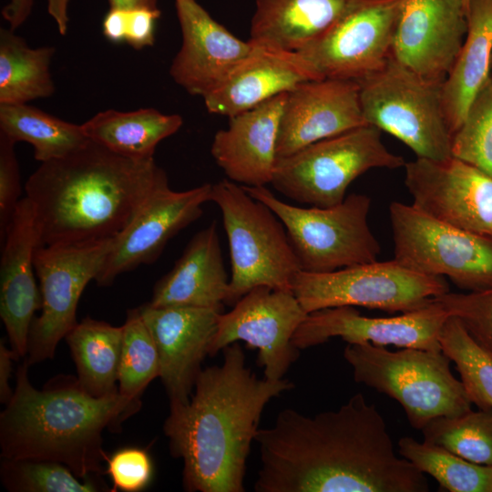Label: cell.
Wrapping results in <instances>:
<instances>
[{
	"label": "cell",
	"instance_id": "1",
	"mask_svg": "<svg viewBox=\"0 0 492 492\" xmlns=\"http://www.w3.org/2000/svg\"><path fill=\"white\" fill-rule=\"evenodd\" d=\"M257 492H427L424 473L399 457L386 424L361 393L336 411H281L259 429Z\"/></svg>",
	"mask_w": 492,
	"mask_h": 492
},
{
	"label": "cell",
	"instance_id": "2",
	"mask_svg": "<svg viewBox=\"0 0 492 492\" xmlns=\"http://www.w3.org/2000/svg\"><path fill=\"white\" fill-rule=\"evenodd\" d=\"M223 361L201 370L186 405H169L163 425L173 456L183 461L190 492H243L246 461L265 405L294 384L259 379L246 366L238 342L222 349Z\"/></svg>",
	"mask_w": 492,
	"mask_h": 492
},
{
	"label": "cell",
	"instance_id": "3",
	"mask_svg": "<svg viewBox=\"0 0 492 492\" xmlns=\"http://www.w3.org/2000/svg\"><path fill=\"white\" fill-rule=\"evenodd\" d=\"M166 185L167 174L154 159L124 157L89 139L64 158L41 163L26 183L35 211L36 247L116 238Z\"/></svg>",
	"mask_w": 492,
	"mask_h": 492
},
{
	"label": "cell",
	"instance_id": "4",
	"mask_svg": "<svg viewBox=\"0 0 492 492\" xmlns=\"http://www.w3.org/2000/svg\"><path fill=\"white\" fill-rule=\"evenodd\" d=\"M24 360L12 397L0 415L1 458L47 460L67 466L82 479L106 473L105 429H119L136 414L140 397H96L77 377L60 374L37 390Z\"/></svg>",
	"mask_w": 492,
	"mask_h": 492
},
{
	"label": "cell",
	"instance_id": "5",
	"mask_svg": "<svg viewBox=\"0 0 492 492\" xmlns=\"http://www.w3.org/2000/svg\"><path fill=\"white\" fill-rule=\"evenodd\" d=\"M343 357L354 381L397 401L409 424L422 430L432 420L471 410L461 380L442 351L403 348L390 351L370 343H348Z\"/></svg>",
	"mask_w": 492,
	"mask_h": 492
},
{
	"label": "cell",
	"instance_id": "6",
	"mask_svg": "<svg viewBox=\"0 0 492 492\" xmlns=\"http://www.w3.org/2000/svg\"><path fill=\"white\" fill-rule=\"evenodd\" d=\"M210 201L220 210L230 249L231 276L225 304L234 305L257 286L292 291L301 269L275 213L229 179L212 184Z\"/></svg>",
	"mask_w": 492,
	"mask_h": 492
},
{
	"label": "cell",
	"instance_id": "7",
	"mask_svg": "<svg viewBox=\"0 0 492 492\" xmlns=\"http://www.w3.org/2000/svg\"><path fill=\"white\" fill-rule=\"evenodd\" d=\"M284 225L301 271L330 272L377 260L381 246L368 224L371 199L353 193L329 208H302L278 199L266 186H243Z\"/></svg>",
	"mask_w": 492,
	"mask_h": 492
},
{
	"label": "cell",
	"instance_id": "8",
	"mask_svg": "<svg viewBox=\"0 0 492 492\" xmlns=\"http://www.w3.org/2000/svg\"><path fill=\"white\" fill-rule=\"evenodd\" d=\"M381 132L365 125L313 143L277 160L271 184L293 201L335 206L343 201L350 184L369 169L405 166L403 157L384 145Z\"/></svg>",
	"mask_w": 492,
	"mask_h": 492
},
{
	"label": "cell",
	"instance_id": "9",
	"mask_svg": "<svg viewBox=\"0 0 492 492\" xmlns=\"http://www.w3.org/2000/svg\"><path fill=\"white\" fill-rule=\"evenodd\" d=\"M358 84L368 125L401 140L416 158L444 160L452 157V134L443 110V84L423 79L392 56L382 69Z\"/></svg>",
	"mask_w": 492,
	"mask_h": 492
},
{
	"label": "cell",
	"instance_id": "10",
	"mask_svg": "<svg viewBox=\"0 0 492 492\" xmlns=\"http://www.w3.org/2000/svg\"><path fill=\"white\" fill-rule=\"evenodd\" d=\"M292 292L307 313L340 306L404 313L426 306L449 286L446 278L420 273L393 258L330 272L300 271Z\"/></svg>",
	"mask_w": 492,
	"mask_h": 492
},
{
	"label": "cell",
	"instance_id": "11",
	"mask_svg": "<svg viewBox=\"0 0 492 492\" xmlns=\"http://www.w3.org/2000/svg\"><path fill=\"white\" fill-rule=\"evenodd\" d=\"M389 218L397 261L420 273L448 278L467 292L492 287V240L399 201L390 204Z\"/></svg>",
	"mask_w": 492,
	"mask_h": 492
},
{
	"label": "cell",
	"instance_id": "12",
	"mask_svg": "<svg viewBox=\"0 0 492 492\" xmlns=\"http://www.w3.org/2000/svg\"><path fill=\"white\" fill-rule=\"evenodd\" d=\"M116 239L36 248L34 265L40 282L42 312L30 328L24 358L29 366L53 358L59 341L77 323L80 296L87 284L96 280Z\"/></svg>",
	"mask_w": 492,
	"mask_h": 492
},
{
	"label": "cell",
	"instance_id": "13",
	"mask_svg": "<svg viewBox=\"0 0 492 492\" xmlns=\"http://www.w3.org/2000/svg\"><path fill=\"white\" fill-rule=\"evenodd\" d=\"M404 0H353L337 21L300 52L323 78L360 81L391 56Z\"/></svg>",
	"mask_w": 492,
	"mask_h": 492
},
{
	"label": "cell",
	"instance_id": "14",
	"mask_svg": "<svg viewBox=\"0 0 492 492\" xmlns=\"http://www.w3.org/2000/svg\"><path fill=\"white\" fill-rule=\"evenodd\" d=\"M307 315L292 291L254 287L231 311L220 314L209 355L243 341L258 349L257 364L264 377L281 380L300 355L292 339Z\"/></svg>",
	"mask_w": 492,
	"mask_h": 492
},
{
	"label": "cell",
	"instance_id": "15",
	"mask_svg": "<svg viewBox=\"0 0 492 492\" xmlns=\"http://www.w3.org/2000/svg\"><path fill=\"white\" fill-rule=\"evenodd\" d=\"M412 205L460 230L492 240V176L455 157L405 164Z\"/></svg>",
	"mask_w": 492,
	"mask_h": 492
},
{
	"label": "cell",
	"instance_id": "16",
	"mask_svg": "<svg viewBox=\"0 0 492 492\" xmlns=\"http://www.w3.org/2000/svg\"><path fill=\"white\" fill-rule=\"evenodd\" d=\"M447 317L434 299L423 308L393 317L364 316L353 306L325 308L308 313L292 343L302 350L341 337L347 343L442 351L439 336Z\"/></svg>",
	"mask_w": 492,
	"mask_h": 492
},
{
	"label": "cell",
	"instance_id": "17",
	"mask_svg": "<svg viewBox=\"0 0 492 492\" xmlns=\"http://www.w3.org/2000/svg\"><path fill=\"white\" fill-rule=\"evenodd\" d=\"M466 32L463 0H404L391 56L423 79L443 84Z\"/></svg>",
	"mask_w": 492,
	"mask_h": 492
},
{
	"label": "cell",
	"instance_id": "18",
	"mask_svg": "<svg viewBox=\"0 0 492 492\" xmlns=\"http://www.w3.org/2000/svg\"><path fill=\"white\" fill-rule=\"evenodd\" d=\"M211 186L204 183L174 191L166 185L156 190L117 237L96 282L109 285L121 273L155 261L172 237L202 215V206L210 201Z\"/></svg>",
	"mask_w": 492,
	"mask_h": 492
},
{
	"label": "cell",
	"instance_id": "19",
	"mask_svg": "<svg viewBox=\"0 0 492 492\" xmlns=\"http://www.w3.org/2000/svg\"><path fill=\"white\" fill-rule=\"evenodd\" d=\"M159 357V377L169 405H186L210 354L218 329V309L191 306L138 307Z\"/></svg>",
	"mask_w": 492,
	"mask_h": 492
},
{
	"label": "cell",
	"instance_id": "20",
	"mask_svg": "<svg viewBox=\"0 0 492 492\" xmlns=\"http://www.w3.org/2000/svg\"><path fill=\"white\" fill-rule=\"evenodd\" d=\"M359 84L323 78L303 82L286 94L277 138V160L317 141L368 125Z\"/></svg>",
	"mask_w": 492,
	"mask_h": 492
},
{
	"label": "cell",
	"instance_id": "21",
	"mask_svg": "<svg viewBox=\"0 0 492 492\" xmlns=\"http://www.w3.org/2000/svg\"><path fill=\"white\" fill-rule=\"evenodd\" d=\"M175 2L182 44L169 73L188 93L204 98L251 53L253 44L232 35L196 0Z\"/></svg>",
	"mask_w": 492,
	"mask_h": 492
},
{
	"label": "cell",
	"instance_id": "22",
	"mask_svg": "<svg viewBox=\"0 0 492 492\" xmlns=\"http://www.w3.org/2000/svg\"><path fill=\"white\" fill-rule=\"evenodd\" d=\"M3 240L0 316L16 359L25 358L34 314L42 306L41 292L34 276L35 211L27 197L19 200Z\"/></svg>",
	"mask_w": 492,
	"mask_h": 492
},
{
	"label": "cell",
	"instance_id": "23",
	"mask_svg": "<svg viewBox=\"0 0 492 492\" xmlns=\"http://www.w3.org/2000/svg\"><path fill=\"white\" fill-rule=\"evenodd\" d=\"M286 94L230 117L228 127L214 135L210 153L230 180L249 187L271 184Z\"/></svg>",
	"mask_w": 492,
	"mask_h": 492
},
{
	"label": "cell",
	"instance_id": "24",
	"mask_svg": "<svg viewBox=\"0 0 492 492\" xmlns=\"http://www.w3.org/2000/svg\"><path fill=\"white\" fill-rule=\"evenodd\" d=\"M252 44L251 53L203 98L210 113L230 118L303 82L323 79L299 53Z\"/></svg>",
	"mask_w": 492,
	"mask_h": 492
},
{
	"label": "cell",
	"instance_id": "25",
	"mask_svg": "<svg viewBox=\"0 0 492 492\" xmlns=\"http://www.w3.org/2000/svg\"><path fill=\"white\" fill-rule=\"evenodd\" d=\"M229 283L217 223L212 221L192 237L173 268L156 283L149 303L222 311Z\"/></svg>",
	"mask_w": 492,
	"mask_h": 492
},
{
	"label": "cell",
	"instance_id": "26",
	"mask_svg": "<svg viewBox=\"0 0 492 492\" xmlns=\"http://www.w3.org/2000/svg\"><path fill=\"white\" fill-rule=\"evenodd\" d=\"M353 0H257L250 41L300 52L325 33Z\"/></svg>",
	"mask_w": 492,
	"mask_h": 492
},
{
	"label": "cell",
	"instance_id": "27",
	"mask_svg": "<svg viewBox=\"0 0 492 492\" xmlns=\"http://www.w3.org/2000/svg\"><path fill=\"white\" fill-rule=\"evenodd\" d=\"M466 18L464 43L442 86L444 115L452 135L490 75L492 0H469Z\"/></svg>",
	"mask_w": 492,
	"mask_h": 492
},
{
	"label": "cell",
	"instance_id": "28",
	"mask_svg": "<svg viewBox=\"0 0 492 492\" xmlns=\"http://www.w3.org/2000/svg\"><path fill=\"white\" fill-rule=\"evenodd\" d=\"M183 119L152 108L108 109L82 124L87 137L108 149L135 159H153L158 144L176 133Z\"/></svg>",
	"mask_w": 492,
	"mask_h": 492
},
{
	"label": "cell",
	"instance_id": "29",
	"mask_svg": "<svg viewBox=\"0 0 492 492\" xmlns=\"http://www.w3.org/2000/svg\"><path fill=\"white\" fill-rule=\"evenodd\" d=\"M65 338L81 386L96 397L118 393L123 326L87 317Z\"/></svg>",
	"mask_w": 492,
	"mask_h": 492
},
{
	"label": "cell",
	"instance_id": "30",
	"mask_svg": "<svg viewBox=\"0 0 492 492\" xmlns=\"http://www.w3.org/2000/svg\"><path fill=\"white\" fill-rule=\"evenodd\" d=\"M56 48L31 47L13 30L0 29V104L16 105L55 92L50 65Z\"/></svg>",
	"mask_w": 492,
	"mask_h": 492
},
{
	"label": "cell",
	"instance_id": "31",
	"mask_svg": "<svg viewBox=\"0 0 492 492\" xmlns=\"http://www.w3.org/2000/svg\"><path fill=\"white\" fill-rule=\"evenodd\" d=\"M0 132L26 141L41 163L64 158L89 141L82 125L60 119L27 104H0Z\"/></svg>",
	"mask_w": 492,
	"mask_h": 492
},
{
	"label": "cell",
	"instance_id": "32",
	"mask_svg": "<svg viewBox=\"0 0 492 492\" xmlns=\"http://www.w3.org/2000/svg\"><path fill=\"white\" fill-rule=\"evenodd\" d=\"M398 453L445 490L492 492V466L470 462L445 447L410 436L399 439Z\"/></svg>",
	"mask_w": 492,
	"mask_h": 492
},
{
	"label": "cell",
	"instance_id": "33",
	"mask_svg": "<svg viewBox=\"0 0 492 492\" xmlns=\"http://www.w3.org/2000/svg\"><path fill=\"white\" fill-rule=\"evenodd\" d=\"M439 343L456 364L471 403L479 409H492V353L477 343L454 316L445 322Z\"/></svg>",
	"mask_w": 492,
	"mask_h": 492
},
{
	"label": "cell",
	"instance_id": "34",
	"mask_svg": "<svg viewBox=\"0 0 492 492\" xmlns=\"http://www.w3.org/2000/svg\"><path fill=\"white\" fill-rule=\"evenodd\" d=\"M421 432L425 442L470 462L492 466V409H471L456 416L438 417Z\"/></svg>",
	"mask_w": 492,
	"mask_h": 492
},
{
	"label": "cell",
	"instance_id": "35",
	"mask_svg": "<svg viewBox=\"0 0 492 492\" xmlns=\"http://www.w3.org/2000/svg\"><path fill=\"white\" fill-rule=\"evenodd\" d=\"M123 326L118 370V392L140 397L148 384L159 377V357L154 339L138 308L129 310Z\"/></svg>",
	"mask_w": 492,
	"mask_h": 492
},
{
	"label": "cell",
	"instance_id": "36",
	"mask_svg": "<svg viewBox=\"0 0 492 492\" xmlns=\"http://www.w3.org/2000/svg\"><path fill=\"white\" fill-rule=\"evenodd\" d=\"M1 481L12 492H96L93 477H77L67 466L47 460L1 459Z\"/></svg>",
	"mask_w": 492,
	"mask_h": 492
},
{
	"label": "cell",
	"instance_id": "37",
	"mask_svg": "<svg viewBox=\"0 0 492 492\" xmlns=\"http://www.w3.org/2000/svg\"><path fill=\"white\" fill-rule=\"evenodd\" d=\"M452 156L492 176V75L470 104L452 135Z\"/></svg>",
	"mask_w": 492,
	"mask_h": 492
},
{
	"label": "cell",
	"instance_id": "38",
	"mask_svg": "<svg viewBox=\"0 0 492 492\" xmlns=\"http://www.w3.org/2000/svg\"><path fill=\"white\" fill-rule=\"evenodd\" d=\"M434 300L448 316L457 318L477 343L492 353V287L466 293L449 291Z\"/></svg>",
	"mask_w": 492,
	"mask_h": 492
},
{
	"label": "cell",
	"instance_id": "39",
	"mask_svg": "<svg viewBox=\"0 0 492 492\" xmlns=\"http://www.w3.org/2000/svg\"><path fill=\"white\" fill-rule=\"evenodd\" d=\"M106 473L113 483V491L138 492L144 489L153 475V465L148 452L138 447L116 451L107 460Z\"/></svg>",
	"mask_w": 492,
	"mask_h": 492
},
{
	"label": "cell",
	"instance_id": "40",
	"mask_svg": "<svg viewBox=\"0 0 492 492\" xmlns=\"http://www.w3.org/2000/svg\"><path fill=\"white\" fill-rule=\"evenodd\" d=\"M15 142L0 132V233L6 228L19 202L21 180Z\"/></svg>",
	"mask_w": 492,
	"mask_h": 492
},
{
	"label": "cell",
	"instance_id": "41",
	"mask_svg": "<svg viewBox=\"0 0 492 492\" xmlns=\"http://www.w3.org/2000/svg\"><path fill=\"white\" fill-rule=\"evenodd\" d=\"M123 42L135 49L153 46L156 22L160 16L159 9H122Z\"/></svg>",
	"mask_w": 492,
	"mask_h": 492
},
{
	"label": "cell",
	"instance_id": "42",
	"mask_svg": "<svg viewBox=\"0 0 492 492\" xmlns=\"http://www.w3.org/2000/svg\"><path fill=\"white\" fill-rule=\"evenodd\" d=\"M17 360L14 351L7 348L5 342L0 343V402L6 405L13 395L9 379L12 374V362Z\"/></svg>",
	"mask_w": 492,
	"mask_h": 492
},
{
	"label": "cell",
	"instance_id": "43",
	"mask_svg": "<svg viewBox=\"0 0 492 492\" xmlns=\"http://www.w3.org/2000/svg\"><path fill=\"white\" fill-rule=\"evenodd\" d=\"M33 6L34 0H11L3 7L1 14L10 29L15 31L27 20Z\"/></svg>",
	"mask_w": 492,
	"mask_h": 492
},
{
	"label": "cell",
	"instance_id": "44",
	"mask_svg": "<svg viewBox=\"0 0 492 492\" xmlns=\"http://www.w3.org/2000/svg\"><path fill=\"white\" fill-rule=\"evenodd\" d=\"M69 0H46L47 13L56 22L61 35H66L68 26Z\"/></svg>",
	"mask_w": 492,
	"mask_h": 492
},
{
	"label": "cell",
	"instance_id": "45",
	"mask_svg": "<svg viewBox=\"0 0 492 492\" xmlns=\"http://www.w3.org/2000/svg\"><path fill=\"white\" fill-rule=\"evenodd\" d=\"M109 9H159L157 0H108Z\"/></svg>",
	"mask_w": 492,
	"mask_h": 492
},
{
	"label": "cell",
	"instance_id": "46",
	"mask_svg": "<svg viewBox=\"0 0 492 492\" xmlns=\"http://www.w3.org/2000/svg\"><path fill=\"white\" fill-rule=\"evenodd\" d=\"M468 1H469V0H463V3H464V5H465L466 14H467Z\"/></svg>",
	"mask_w": 492,
	"mask_h": 492
},
{
	"label": "cell",
	"instance_id": "47",
	"mask_svg": "<svg viewBox=\"0 0 492 492\" xmlns=\"http://www.w3.org/2000/svg\"><path fill=\"white\" fill-rule=\"evenodd\" d=\"M490 67H491V69H492V55H491Z\"/></svg>",
	"mask_w": 492,
	"mask_h": 492
}]
</instances>
